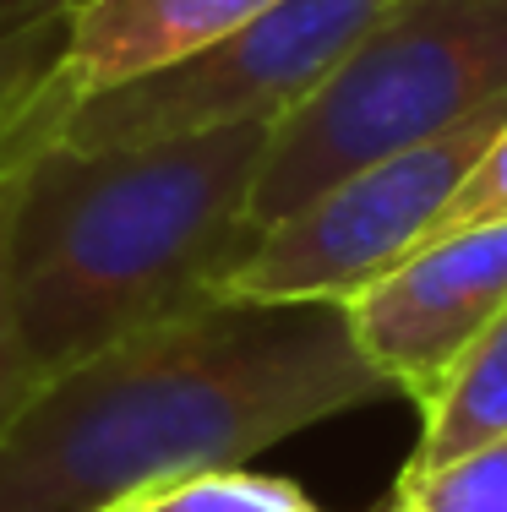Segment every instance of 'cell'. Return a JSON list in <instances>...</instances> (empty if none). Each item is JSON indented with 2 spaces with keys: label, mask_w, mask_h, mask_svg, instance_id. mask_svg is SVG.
<instances>
[{
  "label": "cell",
  "mask_w": 507,
  "mask_h": 512,
  "mask_svg": "<svg viewBox=\"0 0 507 512\" xmlns=\"http://www.w3.org/2000/svg\"><path fill=\"white\" fill-rule=\"evenodd\" d=\"M502 120H507V93L480 115L458 120L442 137L415 142V148L388 153L377 164L344 175L322 197H311L300 213L262 229L257 251L229 273L224 295L333 300V306H344L371 278L388 273L398 256L420 246L431 218L464 186V175L475 169V158L486 153Z\"/></svg>",
  "instance_id": "5b68a950"
},
{
  "label": "cell",
  "mask_w": 507,
  "mask_h": 512,
  "mask_svg": "<svg viewBox=\"0 0 507 512\" xmlns=\"http://www.w3.org/2000/svg\"><path fill=\"white\" fill-rule=\"evenodd\" d=\"M377 398L344 306L219 295L55 371L0 436V512H104Z\"/></svg>",
  "instance_id": "6da1fadb"
},
{
  "label": "cell",
  "mask_w": 507,
  "mask_h": 512,
  "mask_svg": "<svg viewBox=\"0 0 507 512\" xmlns=\"http://www.w3.org/2000/svg\"><path fill=\"white\" fill-rule=\"evenodd\" d=\"M382 512H507V436L437 469H404Z\"/></svg>",
  "instance_id": "8fae6325"
},
{
  "label": "cell",
  "mask_w": 507,
  "mask_h": 512,
  "mask_svg": "<svg viewBox=\"0 0 507 512\" xmlns=\"http://www.w3.org/2000/svg\"><path fill=\"white\" fill-rule=\"evenodd\" d=\"M388 6L393 0H279L208 50L77 99L50 142L71 153H115L229 126H279Z\"/></svg>",
  "instance_id": "277c9868"
},
{
  "label": "cell",
  "mask_w": 507,
  "mask_h": 512,
  "mask_svg": "<svg viewBox=\"0 0 507 512\" xmlns=\"http://www.w3.org/2000/svg\"><path fill=\"white\" fill-rule=\"evenodd\" d=\"M507 93V0H393L268 131L251 218L300 213L344 175L453 131Z\"/></svg>",
  "instance_id": "3957f363"
},
{
  "label": "cell",
  "mask_w": 507,
  "mask_h": 512,
  "mask_svg": "<svg viewBox=\"0 0 507 512\" xmlns=\"http://www.w3.org/2000/svg\"><path fill=\"white\" fill-rule=\"evenodd\" d=\"M77 0H0V39L17 28H33V22L55 17V11H71Z\"/></svg>",
  "instance_id": "5bb4252c"
},
{
  "label": "cell",
  "mask_w": 507,
  "mask_h": 512,
  "mask_svg": "<svg viewBox=\"0 0 507 512\" xmlns=\"http://www.w3.org/2000/svg\"><path fill=\"white\" fill-rule=\"evenodd\" d=\"M115 512H322V507L279 474H251L246 463H235V469H202L186 474V480L148 485V491L115 502Z\"/></svg>",
  "instance_id": "30bf717a"
},
{
  "label": "cell",
  "mask_w": 507,
  "mask_h": 512,
  "mask_svg": "<svg viewBox=\"0 0 507 512\" xmlns=\"http://www.w3.org/2000/svg\"><path fill=\"white\" fill-rule=\"evenodd\" d=\"M497 218H507V120L497 126V137L486 142V153L475 158L464 186L448 197V207L431 218L420 246H426V240H442V235H458V229H475V224H497Z\"/></svg>",
  "instance_id": "4fadbf2b"
},
{
  "label": "cell",
  "mask_w": 507,
  "mask_h": 512,
  "mask_svg": "<svg viewBox=\"0 0 507 512\" xmlns=\"http://www.w3.org/2000/svg\"><path fill=\"white\" fill-rule=\"evenodd\" d=\"M273 126L71 153L39 142L11 180L6 273L39 382L153 322L208 306L257 251Z\"/></svg>",
  "instance_id": "7a4b0ae2"
},
{
  "label": "cell",
  "mask_w": 507,
  "mask_h": 512,
  "mask_svg": "<svg viewBox=\"0 0 507 512\" xmlns=\"http://www.w3.org/2000/svg\"><path fill=\"white\" fill-rule=\"evenodd\" d=\"M110 512H115V507H110Z\"/></svg>",
  "instance_id": "9a60e30c"
},
{
  "label": "cell",
  "mask_w": 507,
  "mask_h": 512,
  "mask_svg": "<svg viewBox=\"0 0 507 512\" xmlns=\"http://www.w3.org/2000/svg\"><path fill=\"white\" fill-rule=\"evenodd\" d=\"M50 142V137H39ZM39 142H28L22 153H11L6 164H0V436L11 431V420H17L22 409H28V398L39 393V371H33L28 360V344H22V327H17V306H11V273H6V229H11V180H17V164L28 158Z\"/></svg>",
  "instance_id": "7c38bea8"
},
{
  "label": "cell",
  "mask_w": 507,
  "mask_h": 512,
  "mask_svg": "<svg viewBox=\"0 0 507 512\" xmlns=\"http://www.w3.org/2000/svg\"><path fill=\"white\" fill-rule=\"evenodd\" d=\"M507 436V311L475 338L458 371L426 409V431L409 469H437Z\"/></svg>",
  "instance_id": "ba28073f"
},
{
  "label": "cell",
  "mask_w": 507,
  "mask_h": 512,
  "mask_svg": "<svg viewBox=\"0 0 507 512\" xmlns=\"http://www.w3.org/2000/svg\"><path fill=\"white\" fill-rule=\"evenodd\" d=\"M507 311V218L426 240L344 300L366 365L420 414L448 387L475 338Z\"/></svg>",
  "instance_id": "8992f818"
},
{
  "label": "cell",
  "mask_w": 507,
  "mask_h": 512,
  "mask_svg": "<svg viewBox=\"0 0 507 512\" xmlns=\"http://www.w3.org/2000/svg\"><path fill=\"white\" fill-rule=\"evenodd\" d=\"M279 0H77L60 50L71 104L208 50Z\"/></svg>",
  "instance_id": "52a82bcc"
},
{
  "label": "cell",
  "mask_w": 507,
  "mask_h": 512,
  "mask_svg": "<svg viewBox=\"0 0 507 512\" xmlns=\"http://www.w3.org/2000/svg\"><path fill=\"white\" fill-rule=\"evenodd\" d=\"M66 22L71 11H55V17L0 39V164L28 142L55 137L60 115L71 109V93L60 82Z\"/></svg>",
  "instance_id": "9c48e42d"
}]
</instances>
